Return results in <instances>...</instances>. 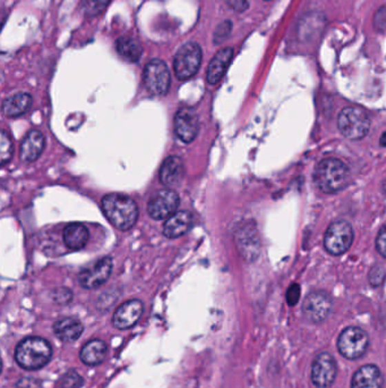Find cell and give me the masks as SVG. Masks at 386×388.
<instances>
[{"label": "cell", "instance_id": "cell-1", "mask_svg": "<svg viewBox=\"0 0 386 388\" xmlns=\"http://www.w3.org/2000/svg\"><path fill=\"white\" fill-rule=\"evenodd\" d=\"M102 211L114 227L128 231L139 220L136 202L125 194L111 193L101 201Z\"/></svg>", "mask_w": 386, "mask_h": 388}, {"label": "cell", "instance_id": "cell-2", "mask_svg": "<svg viewBox=\"0 0 386 388\" xmlns=\"http://www.w3.org/2000/svg\"><path fill=\"white\" fill-rule=\"evenodd\" d=\"M314 181L324 193L341 191L348 184V166L336 158H326L316 166L314 172Z\"/></svg>", "mask_w": 386, "mask_h": 388}, {"label": "cell", "instance_id": "cell-3", "mask_svg": "<svg viewBox=\"0 0 386 388\" xmlns=\"http://www.w3.org/2000/svg\"><path fill=\"white\" fill-rule=\"evenodd\" d=\"M51 356L52 349L50 344L41 338H24L16 347V362L23 369H40L50 361Z\"/></svg>", "mask_w": 386, "mask_h": 388}, {"label": "cell", "instance_id": "cell-4", "mask_svg": "<svg viewBox=\"0 0 386 388\" xmlns=\"http://www.w3.org/2000/svg\"><path fill=\"white\" fill-rule=\"evenodd\" d=\"M338 128L342 135L349 140H361L367 135L371 128V121L363 109L347 107L340 113Z\"/></svg>", "mask_w": 386, "mask_h": 388}, {"label": "cell", "instance_id": "cell-5", "mask_svg": "<svg viewBox=\"0 0 386 388\" xmlns=\"http://www.w3.org/2000/svg\"><path fill=\"white\" fill-rule=\"evenodd\" d=\"M202 63V49L196 42H188L183 46L174 56V74L178 80H188L200 70Z\"/></svg>", "mask_w": 386, "mask_h": 388}, {"label": "cell", "instance_id": "cell-6", "mask_svg": "<svg viewBox=\"0 0 386 388\" xmlns=\"http://www.w3.org/2000/svg\"><path fill=\"white\" fill-rule=\"evenodd\" d=\"M369 345V338L364 329L347 327L338 338V350L345 359L357 360L364 356Z\"/></svg>", "mask_w": 386, "mask_h": 388}, {"label": "cell", "instance_id": "cell-7", "mask_svg": "<svg viewBox=\"0 0 386 388\" xmlns=\"http://www.w3.org/2000/svg\"><path fill=\"white\" fill-rule=\"evenodd\" d=\"M354 241V229L345 220H338L329 225L324 236V246L329 253L341 255L348 251Z\"/></svg>", "mask_w": 386, "mask_h": 388}, {"label": "cell", "instance_id": "cell-8", "mask_svg": "<svg viewBox=\"0 0 386 388\" xmlns=\"http://www.w3.org/2000/svg\"><path fill=\"white\" fill-rule=\"evenodd\" d=\"M146 89L154 96H163L170 88L171 77L168 66L161 59L149 61L143 72Z\"/></svg>", "mask_w": 386, "mask_h": 388}, {"label": "cell", "instance_id": "cell-9", "mask_svg": "<svg viewBox=\"0 0 386 388\" xmlns=\"http://www.w3.org/2000/svg\"><path fill=\"white\" fill-rule=\"evenodd\" d=\"M181 200L176 192L163 188L153 195L148 204V213L155 220H167L177 213Z\"/></svg>", "mask_w": 386, "mask_h": 388}, {"label": "cell", "instance_id": "cell-10", "mask_svg": "<svg viewBox=\"0 0 386 388\" xmlns=\"http://www.w3.org/2000/svg\"><path fill=\"white\" fill-rule=\"evenodd\" d=\"M338 367L334 356L329 352L317 354L312 365V382L317 388H329L336 378Z\"/></svg>", "mask_w": 386, "mask_h": 388}, {"label": "cell", "instance_id": "cell-11", "mask_svg": "<svg viewBox=\"0 0 386 388\" xmlns=\"http://www.w3.org/2000/svg\"><path fill=\"white\" fill-rule=\"evenodd\" d=\"M332 310V301L329 294L315 291L308 294L303 304V313L308 322L320 324L324 322Z\"/></svg>", "mask_w": 386, "mask_h": 388}, {"label": "cell", "instance_id": "cell-12", "mask_svg": "<svg viewBox=\"0 0 386 388\" xmlns=\"http://www.w3.org/2000/svg\"><path fill=\"white\" fill-rule=\"evenodd\" d=\"M112 259L110 257L99 259L94 264L83 269L79 274V283L86 290H94L109 280L112 271Z\"/></svg>", "mask_w": 386, "mask_h": 388}, {"label": "cell", "instance_id": "cell-13", "mask_svg": "<svg viewBox=\"0 0 386 388\" xmlns=\"http://www.w3.org/2000/svg\"><path fill=\"white\" fill-rule=\"evenodd\" d=\"M199 116L193 108L184 107L179 109L174 116V132L179 140L190 144L199 134Z\"/></svg>", "mask_w": 386, "mask_h": 388}, {"label": "cell", "instance_id": "cell-14", "mask_svg": "<svg viewBox=\"0 0 386 388\" xmlns=\"http://www.w3.org/2000/svg\"><path fill=\"white\" fill-rule=\"evenodd\" d=\"M143 310L144 307L142 301L136 299L130 300L118 307L112 317V324L114 327L123 331L132 328L142 317Z\"/></svg>", "mask_w": 386, "mask_h": 388}, {"label": "cell", "instance_id": "cell-15", "mask_svg": "<svg viewBox=\"0 0 386 388\" xmlns=\"http://www.w3.org/2000/svg\"><path fill=\"white\" fill-rule=\"evenodd\" d=\"M234 239L237 242L239 251L243 253L245 258L248 260L256 259L258 252H260V241L257 235L256 229L252 225H245L241 229H238L234 234Z\"/></svg>", "mask_w": 386, "mask_h": 388}, {"label": "cell", "instance_id": "cell-16", "mask_svg": "<svg viewBox=\"0 0 386 388\" xmlns=\"http://www.w3.org/2000/svg\"><path fill=\"white\" fill-rule=\"evenodd\" d=\"M193 215L190 211H183L169 217L163 225V234L168 239H177L190 232L193 227Z\"/></svg>", "mask_w": 386, "mask_h": 388}, {"label": "cell", "instance_id": "cell-17", "mask_svg": "<svg viewBox=\"0 0 386 388\" xmlns=\"http://www.w3.org/2000/svg\"><path fill=\"white\" fill-rule=\"evenodd\" d=\"M43 149H45V137L41 130H30L21 144V159L28 164L35 162L41 156Z\"/></svg>", "mask_w": 386, "mask_h": 388}, {"label": "cell", "instance_id": "cell-18", "mask_svg": "<svg viewBox=\"0 0 386 388\" xmlns=\"http://www.w3.org/2000/svg\"><path fill=\"white\" fill-rule=\"evenodd\" d=\"M185 176L184 162L178 156H170L163 162L159 173L160 182L165 186H176Z\"/></svg>", "mask_w": 386, "mask_h": 388}, {"label": "cell", "instance_id": "cell-19", "mask_svg": "<svg viewBox=\"0 0 386 388\" xmlns=\"http://www.w3.org/2000/svg\"><path fill=\"white\" fill-rule=\"evenodd\" d=\"M383 376L375 365H366L352 376V388H382Z\"/></svg>", "mask_w": 386, "mask_h": 388}, {"label": "cell", "instance_id": "cell-20", "mask_svg": "<svg viewBox=\"0 0 386 388\" xmlns=\"http://www.w3.org/2000/svg\"><path fill=\"white\" fill-rule=\"evenodd\" d=\"M232 56H234V50L229 47L216 52V56L212 58V61H210L207 73H206V80L210 84L214 86L221 81L225 70H228Z\"/></svg>", "mask_w": 386, "mask_h": 388}, {"label": "cell", "instance_id": "cell-21", "mask_svg": "<svg viewBox=\"0 0 386 388\" xmlns=\"http://www.w3.org/2000/svg\"><path fill=\"white\" fill-rule=\"evenodd\" d=\"M83 331H84V327H83L82 322L73 317L59 319L54 324V334L57 335L59 340L66 342V343H72V342L79 340Z\"/></svg>", "mask_w": 386, "mask_h": 388}, {"label": "cell", "instance_id": "cell-22", "mask_svg": "<svg viewBox=\"0 0 386 388\" xmlns=\"http://www.w3.org/2000/svg\"><path fill=\"white\" fill-rule=\"evenodd\" d=\"M63 237L67 248L81 250L89 242V229L83 224L72 223L63 229Z\"/></svg>", "mask_w": 386, "mask_h": 388}, {"label": "cell", "instance_id": "cell-23", "mask_svg": "<svg viewBox=\"0 0 386 388\" xmlns=\"http://www.w3.org/2000/svg\"><path fill=\"white\" fill-rule=\"evenodd\" d=\"M108 347L103 340H90L83 347L79 358L86 366H98L107 358Z\"/></svg>", "mask_w": 386, "mask_h": 388}, {"label": "cell", "instance_id": "cell-24", "mask_svg": "<svg viewBox=\"0 0 386 388\" xmlns=\"http://www.w3.org/2000/svg\"><path fill=\"white\" fill-rule=\"evenodd\" d=\"M32 105L31 95L26 93H16L8 97L3 102V113L7 117H17L26 114Z\"/></svg>", "mask_w": 386, "mask_h": 388}, {"label": "cell", "instance_id": "cell-25", "mask_svg": "<svg viewBox=\"0 0 386 388\" xmlns=\"http://www.w3.org/2000/svg\"><path fill=\"white\" fill-rule=\"evenodd\" d=\"M116 49L121 57L130 63H136L142 56L143 48L135 39L130 37H121L116 41Z\"/></svg>", "mask_w": 386, "mask_h": 388}, {"label": "cell", "instance_id": "cell-26", "mask_svg": "<svg viewBox=\"0 0 386 388\" xmlns=\"http://www.w3.org/2000/svg\"><path fill=\"white\" fill-rule=\"evenodd\" d=\"M13 153V142L10 140V135L6 133V130H1V135H0V164L1 166H5L7 162H10Z\"/></svg>", "mask_w": 386, "mask_h": 388}, {"label": "cell", "instance_id": "cell-27", "mask_svg": "<svg viewBox=\"0 0 386 388\" xmlns=\"http://www.w3.org/2000/svg\"><path fill=\"white\" fill-rule=\"evenodd\" d=\"M111 0H83L82 10L86 17H98L108 6Z\"/></svg>", "mask_w": 386, "mask_h": 388}, {"label": "cell", "instance_id": "cell-28", "mask_svg": "<svg viewBox=\"0 0 386 388\" xmlns=\"http://www.w3.org/2000/svg\"><path fill=\"white\" fill-rule=\"evenodd\" d=\"M83 385V378L77 371L67 372L61 380V388H81Z\"/></svg>", "mask_w": 386, "mask_h": 388}, {"label": "cell", "instance_id": "cell-29", "mask_svg": "<svg viewBox=\"0 0 386 388\" xmlns=\"http://www.w3.org/2000/svg\"><path fill=\"white\" fill-rule=\"evenodd\" d=\"M386 271L382 266H375L372 268L368 275V280L371 283L372 287H380L385 280Z\"/></svg>", "mask_w": 386, "mask_h": 388}, {"label": "cell", "instance_id": "cell-30", "mask_svg": "<svg viewBox=\"0 0 386 388\" xmlns=\"http://www.w3.org/2000/svg\"><path fill=\"white\" fill-rule=\"evenodd\" d=\"M232 30V23L230 21H225L222 22L220 26L216 28L214 37H213V41L214 43H220V42L225 41V38H228Z\"/></svg>", "mask_w": 386, "mask_h": 388}, {"label": "cell", "instance_id": "cell-31", "mask_svg": "<svg viewBox=\"0 0 386 388\" xmlns=\"http://www.w3.org/2000/svg\"><path fill=\"white\" fill-rule=\"evenodd\" d=\"M301 299V287L298 284H292L287 291V302L289 306L294 307Z\"/></svg>", "mask_w": 386, "mask_h": 388}, {"label": "cell", "instance_id": "cell-32", "mask_svg": "<svg viewBox=\"0 0 386 388\" xmlns=\"http://www.w3.org/2000/svg\"><path fill=\"white\" fill-rule=\"evenodd\" d=\"M72 299H73V294L66 287L54 291V300L58 304H67L72 301Z\"/></svg>", "mask_w": 386, "mask_h": 388}, {"label": "cell", "instance_id": "cell-33", "mask_svg": "<svg viewBox=\"0 0 386 388\" xmlns=\"http://www.w3.org/2000/svg\"><path fill=\"white\" fill-rule=\"evenodd\" d=\"M377 251L380 252V255L386 258V226L380 229L376 239Z\"/></svg>", "mask_w": 386, "mask_h": 388}, {"label": "cell", "instance_id": "cell-34", "mask_svg": "<svg viewBox=\"0 0 386 388\" xmlns=\"http://www.w3.org/2000/svg\"><path fill=\"white\" fill-rule=\"evenodd\" d=\"M225 3L229 7H232V10L239 12V13L245 12L250 7L247 0H225Z\"/></svg>", "mask_w": 386, "mask_h": 388}, {"label": "cell", "instance_id": "cell-35", "mask_svg": "<svg viewBox=\"0 0 386 388\" xmlns=\"http://www.w3.org/2000/svg\"><path fill=\"white\" fill-rule=\"evenodd\" d=\"M380 146H386V132L380 137Z\"/></svg>", "mask_w": 386, "mask_h": 388}, {"label": "cell", "instance_id": "cell-36", "mask_svg": "<svg viewBox=\"0 0 386 388\" xmlns=\"http://www.w3.org/2000/svg\"><path fill=\"white\" fill-rule=\"evenodd\" d=\"M383 191L385 192V193H386V181L384 182V184H383Z\"/></svg>", "mask_w": 386, "mask_h": 388}]
</instances>
